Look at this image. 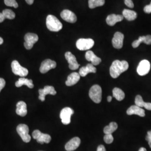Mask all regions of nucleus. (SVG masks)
Wrapping results in <instances>:
<instances>
[{"instance_id": "nucleus-18", "label": "nucleus", "mask_w": 151, "mask_h": 151, "mask_svg": "<svg viewBox=\"0 0 151 151\" xmlns=\"http://www.w3.org/2000/svg\"><path fill=\"white\" fill-rule=\"evenodd\" d=\"M85 58L87 60L91 62L92 65L94 66L99 65L101 62V58L97 57L91 50H88L87 52L85 54Z\"/></svg>"}, {"instance_id": "nucleus-28", "label": "nucleus", "mask_w": 151, "mask_h": 151, "mask_svg": "<svg viewBox=\"0 0 151 151\" xmlns=\"http://www.w3.org/2000/svg\"><path fill=\"white\" fill-rule=\"evenodd\" d=\"M113 97H115L117 100L122 101L125 97V93L121 89L119 88L115 87L113 90Z\"/></svg>"}, {"instance_id": "nucleus-40", "label": "nucleus", "mask_w": 151, "mask_h": 151, "mask_svg": "<svg viewBox=\"0 0 151 151\" xmlns=\"http://www.w3.org/2000/svg\"><path fill=\"white\" fill-rule=\"evenodd\" d=\"M112 100V97L111 96H109L108 97V102H111Z\"/></svg>"}, {"instance_id": "nucleus-4", "label": "nucleus", "mask_w": 151, "mask_h": 151, "mask_svg": "<svg viewBox=\"0 0 151 151\" xmlns=\"http://www.w3.org/2000/svg\"><path fill=\"white\" fill-rule=\"evenodd\" d=\"M16 130L24 142L28 143L30 141L31 137L29 134V129L27 125L24 124H19L16 128Z\"/></svg>"}, {"instance_id": "nucleus-25", "label": "nucleus", "mask_w": 151, "mask_h": 151, "mask_svg": "<svg viewBox=\"0 0 151 151\" xmlns=\"http://www.w3.org/2000/svg\"><path fill=\"white\" fill-rule=\"evenodd\" d=\"M135 104L137 106L140 108H145L147 110H151V103L145 102L140 95H137L135 97Z\"/></svg>"}, {"instance_id": "nucleus-24", "label": "nucleus", "mask_w": 151, "mask_h": 151, "mask_svg": "<svg viewBox=\"0 0 151 151\" xmlns=\"http://www.w3.org/2000/svg\"><path fill=\"white\" fill-rule=\"evenodd\" d=\"M23 85H26L30 88H32L34 87V84L32 80H29L24 77H22L20 78L18 81H16L15 86L17 87H20Z\"/></svg>"}, {"instance_id": "nucleus-5", "label": "nucleus", "mask_w": 151, "mask_h": 151, "mask_svg": "<svg viewBox=\"0 0 151 151\" xmlns=\"http://www.w3.org/2000/svg\"><path fill=\"white\" fill-rule=\"evenodd\" d=\"M32 135L34 139H36L38 143L42 145L43 143H49L52 139L50 135L43 133L39 130H34L32 132Z\"/></svg>"}, {"instance_id": "nucleus-14", "label": "nucleus", "mask_w": 151, "mask_h": 151, "mask_svg": "<svg viewBox=\"0 0 151 151\" xmlns=\"http://www.w3.org/2000/svg\"><path fill=\"white\" fill-rule=\"evenodd\" d=\"M124 35L123 33L116 32L112 39V44L114 47L116 49H121L123 45Z\"/></svg>"}, {"instance_id": "nucleus-12", "label": "nucleus", "mask_w": 151, "mask_h": 151, "mask_svg": "<svg viewBox=\"0 0 151 151\" xmlns=\"http://www.w3.org/2000/svg\"><path fill=\"white\" fill-rule=\"evenodd\" d=\"M65 58L69 63V68L71 70H76L80 67L77 62L75 56L70 52H67L65 54Z\"/></svg>"}, {"instance_id": "nucleus-31", "label": "nucleus", "mask_w": 151, "mask_h": 151, "mask_svg": "<svg viewBox=\"0 0 151 151\" xmlns=\"http://www.w3.org/2000/svg\"><path fill=\"white\" fill-rule=\"evenodd\" d=\"M4 2L6 5L9 7H14V8H17L19 6L16 0H4Z\"/></svg>"}, {"instance_id": "nucleus-10", "label": "nucleus", "mask_w": 151, "mask_h": 151, "mask_svg": "<svg viewBox=\"0 0 151 151\" xmlns=\"http://www.w3.org/2000/svg\"><path fill=\"white\" fill-rule=\"evenodd\" d=\"M151 68L150 62L147 60H143L139 63L137 67V73L140 76L146 75L148 73Z\"/></svg>"}, {"instance_id": "nucleus-16", "label": "nucleus", "mask_w": 151, "mask_h": 151, "mask_svg": "<svg viewBox=\"0 0 151 151\" xmlns=\"http://www.w3.org/2000/svg\"><path fill=\"white\" fill-rule=\"evenodd\" d=\"M81 143V140L78 137H75L67 142L65 146V149L67 151L76 150Z\"/></svg>"}, {"instance_id": "nucleus-29", "label": "nucleus", "mask_w": 151, "mask_h": 151, "mask_svg": "<svg viewBox=\"0 0 151 151\" xmlns=\"http://www.w3.org/2000/svg\"><path fill=\"white\" fill-rule=\"evenodd\" d=\"M105 4V0H88V7L90 9H95L102 6Z\"/></svg>"}, {"instance_id": "nucleus-21", "label": "nucleus", "mask_w": 151, "mask_h": 151, "mask_svg": "<svg viewBox=\"0 0 151 151\" xmlns=\"http://www.w3.org/2000/svg\"><path fill=\"white\" fill-rule=\"evenodd\" d=\"M96 68L92 64H88L85 67H82L79 70V74L81 77H85L90 73H96Z\"/></svg>"}, {"instance_id": "nucleus-41", "label": "nucleus", "mask_w": 151, "mask_h": 151, "mask_svg": "<svg viewBox=\"0 0 151 151\" xmlns=\"http://www.w3.org/2000/svg\"><path fill=\"white\" fill-rule=\"evenodd\" d=\"M138 151H147V150L144 147H142V148H140Z\"/></svg>"}, {"instance_id": "nucleus-38", "label": "nucleus", "mask_w": 151, "mask_h": 151, "mask_svg": "<svg viewBox=\"0 0 151 151\" xmlns=\"http://www.w3.org/2000/svg\"><path fill=\"white\" fill-rule=\"evenodd\" d=\"M5 19V17L4 15V14H2V13H0V23L4 22Z\"/></svg>"}, {"instance_id": "nucleus-19", "label": "nucleus", "mask_w": 151, "mask_h": 151, "mask_svg": "<svg viewBox=\"0 0 151 151\" xmlns=\"http://www.w3.org/2000/svg\"><path fill=\"white\" fill-rule=\"evenodd\" d=\"M124 18V16L121 15L111 14L107 17L106 22L109 26L113 27L115 25L116 23L122 21Z\"/></svg>"}, {"instance_id": "nucleus-1", "label": "nucleus", "mask_w": 151, "mask_h": 151, "mask_svg": "<svg viewBox=\"0 0 151 151\" xmlns=\"http://www.w3.org/2000/svg\"><path fill=\"white\" fill-rule=\"evenodd\" d=\"M128 68L129 64L126 60H115L110 68V74L113 78H116Z\"/></svg>"}, {"instance_id": "nucleus-11", "label": "nucleus", "mask_w": 151, "mask_h": 151, "mask_svg": "<svg viewBox=\"0 0 151 151\" xmlns=\"http://www.w3.org/2000/svg\"><path fill=\"white\" fill-rule=\"evenodd\" d=\"M56 65L57 63L55 61L50 59H47L44 60L42 63L39 70L42 73H46L49 70L55 68Z\"/></svg>"}, {"instance_id": "nucleus-33", "label": "nucleus", "mask_w": 151, "mask_h": 151, "mask_svg": "<svg viewBox=\"0 0 151 151\" xmlns=\"http://www.w3.org/2000/svg\"><path fill=\"white\" fill-rule=\"evenodd\" d=\"M125 5L128 6L129 8H133L134 7V4L132 0H124Z\"/></svg>"}, {"instance_id": "nucleus-15", "label": "nucleus", "mask_w": 151, "mask_h": 151, "mask_svg": "<svg viewBox=\"0 0 151 151\" xmlns=\"http://www.w3.org/2000/svg\"><path fill=\"white\" fill-rule=\"evenodd\" d=\"M60 16L65 22L70 23H75L77 20L75 14L69 10H64L62 11Z\"/></svg>"}, {"instance_id": "nucleus-20", "label": "nucleus", "mask_w": 151, "mask_h": 151, "mask_svg": "<svg viewBox=\"0 0 151 151\" xmlns=\"http://www.w3.org/2000/svg\"><path fill=\"white\" fill-rule=\"evenodd\" d=\"M80 79V75L77 72H73L67 77L65 81V85L68 86H71L76 84Z\"/></svg>"}, {"instance_id": "nucleus-17", "label": "nucleus", "mask_w": 151, "mask_h": 151, "mask_svg": "<svg viewBox=\"0 0 151 151\" xmlns=\"http://www.w3.org/2000/svg\"><path fill=\"white\" fill-rule=\"evenodd\" d=\"M127 113L129 115H137L141 117H144L145 116V110L142 108H140L138 106L133 105L131 106L127 111Z\"/></svg>"}, {"instance_id": "nucleus-3", "label": "nucleus", "mask_w": 151, "mask_h": 151, "mask_svg": "<svg viewBox=\"0 0 151 151\" xmlns=\"http://www.w3.org/2000/svg\"><path fill=\"white\" fill-rule=\"evenodd\" d=\"M89 97L94 103H100L102 99V89L101 87L97 85L92 86L89 91Z\"/></svg>"}, {"instance_id": "nucleus-9", "label": "nucleus", "mask_w": 151, "mask_h": 151, "mask_svg": "<svg viewBox=\"0 0 151 151\" xmlns=\"http://www.w3.org/2000/svg\"><path fill=\"white\" fill-rule=\"evenodd\" d=\"M73 113L74 111L71 108L68 107L63 108L60 113V118L61 119L62 123L65 125L70 124L71 116Z\"/></svg>"}, {"instance_id": "nucleus-37", "label": "nucleus", "mask_w": 151, "mask_h": 151, "mask_svg": "<svg viewBox=\"0 0 151 151\" xmlns=\"http://www.w3.org/2000/svg\"><path fill=\"white\" fill-rule=\"evenodd\" d=\"M97 151H106L105 146L103 145H100L97 147Z\"/></svg>"}, {"instance_id": "nucleus-39", "label": "nucleus", "mask_w": 151, "mask_h": 151, "mask_svg": "<svg viewBox=\"0 0 151 151\" xmlns=\"http://www.w3.org/2000/svg\"><path fill=\"white\" fill-rule=\"evenodd\" d=\"M25 1L27 2V4L29 5H32L34 3V0H25Z\"/></svg>"}, {"instance_id": "nucleus-36", "label": "nucleus", "mask_w": 151, "mask_h": 151, "mask_svg": "<svg viewBox=\"0 0 151 151\" xmlns=\"http://www.w3.org/2000/svg\"><path fill=\"white\" fill-rule=\"evenodd\" d=\"M5 80L2 78H0V92L2 90V89L5 86Z\"/></svg>"}, {"instance_id": "nucleus-32", "label": "nucleus", "mask_w": 151, "mask_h": 151, "mask_svg": "<svg viewBox=\"0 0 151 151\" xmlns=\"http://www.w3.org/2000/svg\"><path fill=\"white\" fill-rule=\"evenodd\" d=\"M104 140L105 142L107 144H111L113 143L114 140V137L112 134H105L104 137Z\"/></svg>"}, {"instance_id": "nucleus-7", "label": "nucleus", "mask_w": 151, "mask_h": 151, "mask_svg": "<svg viewBox=\"0 0 151 151\" xmlns=\"http://www.w3.org/2000/svg\"><path fill=\"white\" fill-rule=\"evenodd\" d=\"M12 72L20 77H25L28 75V70L26 68L22 67L17 60H14L11 63Z\"/></svg>"}, {"instance_id": "nucleus-35", "label": "nucleus", "mask_w": 151, "mask_h": 151, "mask_svg": "<svg viewBox=\"0 0 151 151\" xmlns=\"http://www.w3.org/2000/svg\"><path fill=\"white\" fill-rule=\"evenodd\" d=\"M144 11L146 14H151V2L150 5H146L143 9Z\"/></svg>"}, {"instance_id": "nucleus-22", "label": "nucleus", "mask_w": 151, "mask_h": 151, "mask_svg": "<svg viewBox=\"0 0 151 151\" xmlns=\"http://www.w3.org/2000/svg\"><path fill=\"white\" fill-rule=\"evenodd\" d=\"M141 43H145L147 45L151 44V35H148L146 36H142L139 37L138 39L134 41L132 43V47L134 48H137Z\"/></svg>"}, {"instance_id": "nucleus-2", "label": "nucleus", "mask_w": 151, "mask_h": 151, "mask_svg": "<svg viewBox=\"0 0 151 151\" xmlns=\"http://www.w3.org/2000/svg\"><path fill=\"white\" fill-rule=\"evenodd\" d=\"M47 27L51 32H57L60 31L62 27V24L54 15H49L46 19Z\"/></svg>"}, {"instance_id": "nucleus-8", "label": "nucleus", "mask_w": 151, "mask_h": 151, "mask_svg": "<svg viewBox=\"0 0 151 151\" xmlns=\"http://www.w3.org/2000/svg\"><path fill=\"white\" fill-rule=\"evenodd\" d=\"M24 39H25V43H24L25 48L27 50H30L32 49L34 44L38 42L39 38L36 34L29 32L25 35Z\"/></svg>"}, {"instance_id": "nucleus-6", "label": "nucleus", "mask_w": 151, "mask_h": 151, "mask_svg": "<svg viewBox=\"0 0 151 151\" xmlns=\"http://www.w3.org/2000/svg\"><path fill=\"white\" fill-rule=\"evenodd\" d=\"M94 45V41L92 39H79L76 42V47L80 50H87Z\"/></svg>"}, {"instance_id": "nucleus-30", "label": "nucleus", "mask_w": 151, "mask_h": 151, "mask_svg": "<svg viewBox=\"0 0 151 151\" xmlns=\"http://www.w3.org/2000/svg\"><path fill=\"white\" fill-rule=\"evenodd\" d=\"M2 14L5 17L6 19L12 20L15 17V14L10 9H5L3 10Z\"/></svg>"}, {"instance_id": "nucleus-13", "label": "nucleus", "mask_w": 151, "mask_h": 151, "mask_svg": "<svg viewBox=\"0 0 151 151\" xmlns=\"http://www.w3.org/2000/svg\"><path fill=\"white\" fill-rule=\"evenodd\" d=\"M39 99L42 101H45V97L47 95L50 94L52 95H55L57 93V92L55 90L54 87L51 86H46L43 89L39 90Z\"/></svg>"}, {"instance_id": "nucleus-23", "label": "nucleus", "mask_w": 151, "mask_h": 151, "mask_svg": "<svg viewBox=\"0 0 151 151\" xmlns=\"http://www.w3.org/2000/svg\"><path fill=\"white\" fill-rule=\"evenodd\" d=\"M27 106L24 101H19L16 105V113L21 116H25L27 114Z\"/></svg>"}, {"instance_id": "nucleus-27", "label": "nucleus", "mask_w": 151, "mask_h": 151, "mask_svg": "<svg viewBox=\"0 0 151 151\" xmlns=\"http://www.w3.org/2000/svg\"><path fill=\"white\" fill-rule=\"evenodd\" d=\"M118 129V124L115 122H111L109 125L106 126L104 129V133L105 134H112Z\"/></svg>"}, {"instance_id": "nucleus-26", "label": "nucleus", "mask_w": 151, "mask_h": 151, "mask_svg": "<svg viewBox=\"0 0 151 151\" xmlns=\"http://www.w3.org/2000/svg\"><path fill=\"white\" fill-rule=\"evenodd\" d=\"M123 16L128 21H133L137 17V14L135 11L128 9H124L123 11Z\"/></svg>"}, {"instance_id": "nucleus-34", "label": "nucleus", "mask_w": 151, "mask_h": 151, "mask_svg": "<svg viewBox=\"0 0 151 151\" xmlns=\"http://www.w3.org/2000/svg\"><path fill=\"white\" fill-rule=\"evenodd\" d=\"M146 139L148 142V145L151 148V130L148 131L147 132V135L146 136Z\"/></svg>"}, {"instance_id": "nucleus-42", "label": "nucleus", "mask_w": 151, "mask_h": 151, "mask_svg": "<svg viewBox=\"0 0 151 151\" xmlns=\"http://www.w3.org/2000/svg\"><path fill=\"white\" fill-rule=\"evenodd\" d=\"M3 42H4V40H3V39L0 37V45H1L3 43Z\"/></svg>"}]
</instances>
